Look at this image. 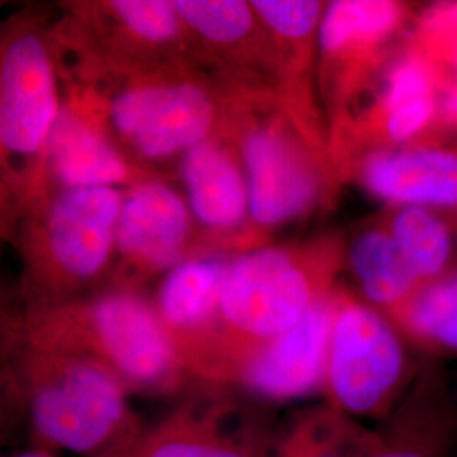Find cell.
I'll list each match as a JSON object with an SVG mask.
<instances>
[{
	"mask_svg": "<svg viewBox=\"0 0 457 457\" xmlns=\"http://www.w3.org/2000/svg\"><path fill=\"white\" fill-rule=\"evenodd\" d=\"M402 48L419 56L444 83L457 85V0H441L417 9Z\"/></svg>",
	"mask_w": 457,
	"mask_h": 457,
	"instance_id": "25",
	"label": "cell"
},
{
	"mask_svg": "<svg viewBox=\"0 0 457 457\" xmlns=\"http://www.w3.org/2000/svg\"><path fill=\"white\" fill-rule=\"evenodd\" d=\"M192 234L194 215L170 185L147 179L131 187L122 200L115 232V256L120 262L117 287L134 290L147 278L188 260Z\"/></svg>",
	"mask_w": 457,
	"mask_h": 457,
	"instance_id": "13",
	"label": "cell"
},
{
	"mask_svg": "<svg viewBox=\"0 0 457 457\" xmlns=\"http://www.w3.org/2000/svg\"><path fill=\"white\" fill-rule=\"evenodd\" d=\"M353 179L386 207L457 211V139L437 128L411 146L364 158Z\"/></svg>",
	"mask_w": 457,
	"mask_h": 457,
	"instance_id": "17",
	"label": "cell"
},
{
	"mask_svg": "<svg viewBox=\"0 0 457 457\" xmlns=\"http://www.w3.org/2000/svg\"><path fill=\"white\" fill-rule=\"evenodd\" d=\"M417 5L398 0L327 2L319 29L317 82L328 134L375 94L400 51Z\"/></svg>",
	"mask_w": 457,
	"mask_h": 457,
	"instance_id": "8",
	"label": "cell"
},
{
	"mask_svg": "<svg viewBox=\"0 0 457 457\" xmlns=\"http://www.w3.org/2000/svg\"><path fill=\"white\" fill-rule=\"evenodd\" d=\"M220 131L239 151L249 188V224L256 230L309 215L339 185L328 158L303 137L271 94L236 88Z\"/></svg>",
	"mask_w": 457,
	"mask_h": 457,
	"instance_id": "5",
	"label": "cell"
},
{
	"mask_svg": "<svg viewBox=\"0 0 457 457\" xmlns=\"http://www.w3.org/2000/svg\"><path fill=\"white\" fill-rule=\"evenodd\" d=\"M16 457H56V456H54V453H51V451H46V449H41V447H34V449H29V451H24V453H21V454H17Z\"/></svg>",
	"mask_w": 457,
	"mask_h": 457,
	"instance_id": "27",
	"label": "cell"
},
{
	"mask_svg": "<svg viewBox=\"0 0 457 457\" xmlns=\"http://www.w3.org/2000/svg\"><path fill=\"white\" fill-rule=\"evenodd\" d=\"M345 268L354 278L361 298L386 315L420 288L383 213L364 224L351 241L345 239Z\"/></svg>",
	"mask_w": 457,
	"mask_h": 457,
	"instance_id": "21",
	"label": "cell"
},
{
	"mask_svg": "<svg viewBox=\"0 0 457 457\" xmlns=\"http://www.w3.org/2000/svg\"><path fill=\"white\" fill-rule=\"evenodd\" d=\"M151 179L128 158L97 122L65 102L43 153L33 196L26 204L58 190L115 188Z\"/></svg>",
	"mask_w": 457,
	"mask_h": 457,
	"instance_id": "16",
	"label": "cell"
},
{
	"mask_svg": "<svg viewBox=\"0 0 457 457\" xmlns=\"http://www.w3.org/2000/svg\"><path fill=\"white\" fill-rule=\"evenodd\" d=\"M388 317L424 360L457 358V264Z\"/></svg>",
	"mask_w": 457,
	"mask_h": 457,
	"instance_id": "24",
	"label": "cell"
},
{
	"mask_svg": "<svg viewBox=\"0 0 457 457\" xmlns=\"http://www.w3.org/2000/svg\"><path fill=\"white\" fill-rule=\"evenodd\" d=\"M122 200L117 188H70L28 205L29 311L71 302L105 273L115 256Z\"/></svg>",
	"mask_w": 457,
	"mask_h": 457,
	"instance_id": "6",
	"label": "cell"
},
{
	"mask_svg": "<svg viewBox=\"0 0 457 457\" xmlns=\"http://www.w3.org/2000/svg\"><path fill=\"white\" fill-rule=\"evenodd\" d=\"M345 268V237L251 249L228 260L212 385L232 383L245 361L332 294Z\"/></svg>",
	"mask_w": 457,
	"mask_h": 457,
	"instance_id": "1",
	"label": "cell"
},
{
	"mask_svg": "<svg viewBox=\"0 0 457 457\" xmlns=\"http://www.w3.org/2000/svg\"><path fill=\"white\" fill-rule=\"evenodd\" d=\"M376 434L366 457H453L457 393L441 361L424 360L409 393Z\"/></svg>",
	"mask_w": 457,
	"mask_h": 457,
	"instance_id": "18",
	"label": "cell"
},
{
	"mask_svg": "<svg viewBox=\"0 0 457 457\" xmlns=\"http://www.w3.org/2000/svg\"><path fill=\"white\" fill-rule=\"evenodd\" d=\"M251 5L277 53L275 94L279 107L312 146L328 158V129L317 82L319 29L326 2L254 0Z\"/></svg>",
	"mask_w": 457,
	"mask_h": 457,
	"instance_id": "11",
	"label": "cell"
},
{
	"mask_svg": "<svg viewBox=\"0 0 457 457\" xmlns=\"http://www.w3.org/2000/svg\"><path fill=\"white\" fill-rule=\"evenodd\" d=\"M187 204L196 222L211 234L245 241L249 222V188L239 151L220 131L188 149L180 160Z\"/></svg>",
	"mask_w": 457,
	"mask_h": 457,
	"instance_id": "19",
	"label": "cell"
},
{
	"mask_svg": "<svg viewBox=\"0 0 457 457\" xmlns=\"http://www.w3.org/2000/svg\"><path fill=\"white\" fill-rule=\"evenodd\" d=\"M437 126L444 134L457 139V85H453L442 92Z\"/></svg>",
	"mask_w": 457,
	"mask_h": 457,
	"instance_id": "26",
	"label": "cell"
},
{
	"mask_svg": "<svg viewBox=\"0 0 457 457\" xmlns=\"http://www.w3.org/2000/svg\"><path fill=\"white\" fill-rule=\"evenodd\" d=\"M228 262L188 258L166 273L154 311L187 376L212 385L220 332V295Z\"/></svg>",
	"mask_w": 457,
	"mask_h": 457,
	"instance_id": "14",
	"label": "cell"
},
{
	"mask_svg": "<svg viewBox=\"0 0 457 457\" xmlns=\"http://www.w3.org/2000/svg\"><path fill=\"white\" fill-rule=\"evenodd\" d=\"M337 288L260 347L232 383L262 402L277 403L322 393Z\"/></svg>",
	"mask_w": 457,
	"mask_h": 457,
	"instance_id": "15",
	"label": "cell"
},
{
	"mask_svg": "<svg viewBox=\"0 0 457 457\" xmlns=\"http://www.w3.org/2000/svg\"><path fill=\"white\" fill-rule=\"evenodd\" d=\"M422 362L385 312L337 288L322 390L326 403L360 422H385L409 393Z\"/></svg>",
	"mask_w": 457,
	"mask_h": 457,
	"instance_id": "7",
	"label": "cell"
},
{
	"mask_svg": "<svg viewBox=\"0 0 457 457\" xmlns=\"http://www.w3.org/2000/svg\"><path fill=\"white\" fill-rule=\"evenodd\" d=\"M441 77L400 46L370 102L328 134V160L339 183L376 153L411 146L437 129Z\"/></svg>",
	"mask_w": 457,
	"mask_h": 457,
	"instance_id": "10",
	"label": "cell"
},
{
	"mask_svg": "<svg viewBox=\"0 0 457 457\" xmlns=\"http://www.w3.org/2000/svg\"><path fill=\"white\" fill-rule=\"evenodd\" d=\"M376 437V430L322 402L295 413L268 457H366Z\"/></svg>",
	"mask_w": 457,
	"mask_h": 457,
	"instance_id": "23",
	"label": "cell"
},
{
	"mask_svg": "<svg viewBox=\"0 0 457 457\" xmlns=\"http://www.w3.org/2000/svg\"><path fill=\"white\" fill-rule=\"evenodd\" d=\"M456 241H457V219H456Z\"/></svg>",
	"mask_w": 457,
	"mask_h": 457,
	"instance_id": "28",
	"label": "cell"
},
{
	"mask_svg": "<svg viewBox=\"0 0 457 457\" xmlns=\"http://www.w3.org/2000/svg\"><path fill=\"white\" fill-rule=\"evenodd\" d=\"M385 220L411 273L424 287L457 264V211L392 205Z\"/></svg>",
	"mask_w": 457,
	"mask_h": 457,
	"instance_id": "22",
	"label": "cell"
},
{
	"mask_svg": "<svg viewBox=\"0 0 457 457\" xmlns=\"http://www.w3.org/2000/svg\"><path fill=\"white\" fill-rule=\"evenodd\" d=\"M117 79L112 90L75 87L68 102L90 115L128 156L163 162L215 136L228 111L183 65H145L90 51Z\"/></svg>",
	"mask_w": 457,
	"mask_h": 457,
	"instance_id": "3",
	"label": "cell"
},
{
	"mask_svg": "<svg viewBox=\"0 0 457 457\" xmlns=\"http://www.w3.org/2000/svg\"><path fill=\"white\" fill-rule=\"evenodd\" d=\"M16 341L80 356L111 370L129 392H175L187 378L151 305L131 288L31 309Z\"/></svg>",
	"mask_w": 457,
	"mask_h": 457,
	"instance_id": "4",
	"label": "cell"
},
{
	"mask_svg": "<svg viewBox=\"0 0 457 457\" xmlns=\"http://www.w3.org/2000/svg\"><path fill=\"white\" fill-rule=\"evenodd\" d=\"M62 94L48 36L34 26L4 34L0 53V146L4 171L19 177L22 204L33 196Z\"/></svg>",
	"mask_w": 457,
	"mask_h": 457,
	"instance_id": "9",
	"label": "cell"
},
{
	"mask_svg": "<svg viewBox=\"0 0 457 457\" xmlns=\"http://www.w3.org/2000/svg\"><path fill=\"white\" fill-rule=\"evenodd\" d=\"M175 7L196 45L234 62L239 70L260 71L275 96L277 54L251 2L177 0Z\"/></svg>",
	"mask_w": 457,
	"mask_h": 457,
	"instance_id": "20",
	"label": "cell"
},
{
	"mask_svg": "<svg viewBox=\"0 0 457 457\" xmlns=\"http://www.w3.org/2000/svg\"><path fill=\"white\" fill-rule=\"evenodd\" d=\"M275 436L224 393L204 390L145 428L128 457H268Z\"/></svg>",
	"mask_w": 457,
	"mask_h": 457,
	"instance_id": "12",
	"label": "cell"
},
{
	"mask_svg": "<svg viewBox=\"0 0 457 457\" xmlns=\"http://www.w3.org/2000/svg\"><path fill=\"white\" fill-rule=\"evenodd\" d=\"M14 388L36 447L80 457H128L145 427L129 388L96 361L14 341Z\"/></svg>",
	"mask_w": 457,
	"mask_h": 457,
	"instance_id": "2",
	"label": "cell"
}]
</instances>
